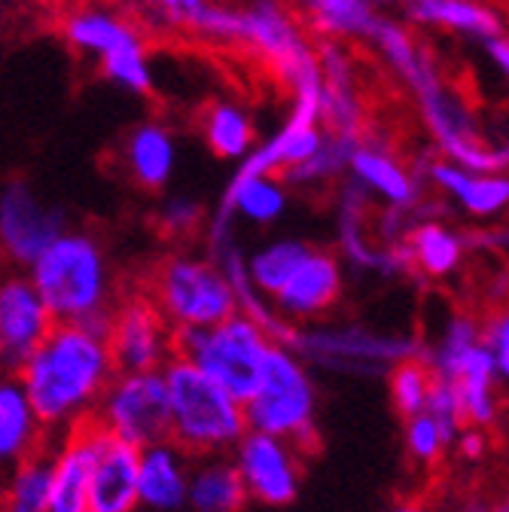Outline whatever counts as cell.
<instances>
[{"instance_id": "1", "label": "cell", "mask_w": 509, "mask_h": 512, "mask_svg": "<svg viewBox=\"0 0 509 512\" xmlns=\"http://www.w3.org/2000/svg\"><path fill=\"white\" fill-rule=\"evenodd\" d=\"M49 436H61L95 418L116 366L104 327L55 324L37 351L13 372Z\"/></svg>"}, {"instance_id": "2", "label": "cell", "mask_w": 509, "mask_h": 512, "mask_svg": "<svg viewBox=\"0 0 509 512\" xmlns=\"http://www.w3.org/2000/svg\"><path fill=\"white\" fill-rule=\"evenodd\" d=\"M25 275L52 311L55 324L104 327L116 302L107 253L86 232L65 229L37 256Z\"/></svg>"}, {"instance_id": "3", "label": "cell", "mask_w": 509, "mask_h": 512, "mask_svg": "<svg viewBox=\"0 0 509 512\" xmlns=\"http://www.w3.org/2000/svg\"><path fill=\"white\" fill-rule=\"evenodd\" d=\"M162 375L171 406L168 439L180 445L189 458L229 455L235 442L247 433L244 403L226 394L220 384H214L183 357H174Z\"/></svg>"}, {"instance_id": "4", "label": "cell", "mask_w": 509, "mask_h": 512, "mask_svg": "<svg viewBox=\"0 0 509 512\" xmlns=\"http://www.w3.org/2000/svg\"><path fill=\"white\" fill-rule=\"evenodd\" d=\"M317 403L311 366L290 345H272L257 388L244 400L247 430L287 439L305 455L317 445Z\"/></svg>"}, {"instance_id": "5", "label": "cell", "mask_w": 509, "mask_h": 512, "mask_svg": "<svg viewBox=\"0 0 509 512\" xmlns=\"http://www.w3.org/2000/svg\"><path fill=\"white\" fill-rule=\"evenodd\" d=\"M421 345L424 342L415 333L378 330L366 324H336V320L296 327L290 339V348L311 369L351 378L388 375L397 363L421 357Z\"/></svg>"}, {"instance_id": "6", "label": "cell", "mask_w": 509, "mask_h": 512, "mask_svg": "<svg viewBox=\"0 0 509 512\" xmlns=\"http://www.w3.org/2000/svg\"><path fill=\"white\" fill-rule=\"evenodd\" d=\"M144 293L174 333L214 327L238 311L217 260L196 253H168L150 269Z\"/></svg>"}, {"instance_id": "7", "label": "cell", "mask_w": 509, "mask_h": 512, "mask_svg": "<svg viewBox=\"0 0 509 512\" xmlns=\"http://www.w3.org/2000/svg\"><path fill=\"white\" fill-rule=\"evenodd\" d=\"M272 345L275 342L269 333L238 311L214 327L174 333V354L193 363L202 375H208L241 403L257 388Z\"/></svg>"}, {"instance_id": "8", "label": "cell", "mask_w": 509, "mask_h": 512, "mask_svg": "<svg viewBox=\"0 0 509 512\" xmlns=\"http://www.w3.org/2000/svg\"><path fill=\"white\" fill-rule=\"evenodd\" d=\"M101 430L135 448L156 445L171 433V406L165 375L159 372H116L92 418Z\"/></svg>"}, {"instance_id": "9", "label": "cell", "mask_w": 509, "mask_h": 512, "mask_svg": "<svg viewBox=\"0 0 509 512\" xmlns=\"http://www.w3.org/2000/svg\"><path fill=\"white\" fill-rule=\"evenodd\" d=\"M104 339L116 372H159L177 357L174 330L147 293H129L113 302Z\"/></svg>"}, {"instance_id": "10", "label": "cell", "mask_w": 509, "mask_h": 512, "mask_svg": "<svg viewBox=\"0 0 509 512\" xmlns=\"http://www.w3.org/2000/svg\"><path fill=\"white\" fill-rule=\"evenodd\" d=\"M247 500L269 506V509H284L299 497L302 488V452L278 436L247 430L235 448L229 452Z\"/></svg>"}, {"instance_id": "11", "label": "cell", "mask_w": 509, "mask_h": 512, "mask_svg": "<svg viewBox=\"0 0 509 512\" xmlns=\"http://www.w3.org/2000/svg\"><path fill=\"white\" fill-rule=\"evenodd\" d=\"M65 232V214L43 205L34 189L13 180L0 192V253L13 269H31L37 256Z\"/></svg>"}, {"instance_id": "12", "label": "cell", "mask_w": 509, "mask_h": 512, "mask_svg": "<svg viewBox=\"0 0 509 512\" xmlns=\"http://www.w3.org/2000/svg\"><path fill=\"white\" fill-rule=\"evenodd\" d=\"M345 296V269L342 260L330 250H308L290 281L275 293V311L290 320L293 327L324 320Z\"/></svg>"}, {"instance_id": "13", "label": "cell", "mask_w": 509, "mask_h": 512, "mask_svg": "<svg viewBox=\"0 0 509 512\" xmlns=\"http://www.w3.org/2000/svg\"><path fill=\"white\" fill-rule=\"evenodd\" d=\"M52 327L55 317L28 275L19 272L0 281V363L16 372Z\"/></svg>"}, {"instance_id": "14", "label": "cell", "mask_w": 509, "mask_h": 512, "mask_svg": "<svg viewBox=\"0 0 509 512\" xmlns=\"http://www.w3.org/2000/svg\"><path fill=\"white\" fill-rule=\"evenodd\" d=\"M138 461H141V448L129 445L125 439H116L98 427L92 479H89V512L138 509Z\"/></svg>"}, {"instance_id": "15", "label": "cell", "mask_w": 509, "mask_h": 512, "mask_svg": "<svg viewBox=\"0 0 509 512\" xmlns=\"http://www.w3.org/2000/svg\"><path fill=\"white\" fill-rule=\"evenodd\" d=\"M98 427L89 421L49 445V512H89V479Z\"/></svg>"}, {"instance_id": "16", "label": "cell", "mask_w": 509, "mask_h": 512, "mask_svg": "<svg viewBox=\"0 0 509 512\" xmlns=\"http://www.w3.org/2000/svg\"><path fill=\"white\" fill-rule=\"evenodd\" d=\"M193 461L180 445L162 439L141 448L138 461V509L144 512H180L186 509L189 473Z\"/></svg>"}, {"instance_id": "17", "label": "cell", "mask_w": 509, "mask_h": 512, "mask_svg": "<svg viewBox=\"0 0 509 512\" xmlns=\"http://www.w3.org/2000/svg\"><path fill=\"white\" fill-rule=\"evenodd\" d=\"M46 427L40 424L16 375L0 381V476L22 461L46 452Z\"/></svg>"}, {"instance_id": "18", "label": "cell", "mask_w": 509, "mask_h": 512, "mask_svg": "<svg viewBox=\"0 0 509 512\" xmlns=\"http://www.w3.org/2000/svg\"><path fill=\"white\" fill-rule=\"evenodd\" d=\"M122 171L138 189L162 192L177 168V144L174 135L159 122H141L125 135L122 147Z\"/></svg>"}, {"instance_id": "19", "label": "cell", "mask_w": 509, "mask_h": 512, "mask_svg": "<svg viewBox=\"0 0 509 512\" xmlns=\"http://www.w3.org/2000/svg\"><path fill=\"white\" fill-rule=\"evenodd\" d=\"M427 177L473 217H497L509 208V177L476 174L452 162H430Z\"/></svg>"}, {"instance_id": "20", "label": "cell", "mask_w": 509, "mask_h": 512, "mask_svg": "<svg viewBox=\"0 0 509 512\" xmlns=\"http://www.w3.org/2000/svg\"><path fill=\"white\" fill-rule=\"evenodd\" d=\"M351 180L363 192H375L378 199H385L394 211H409L418 202V183L415 177L385 150L372 144H357L348 162Z\"/></svg>"}, {"instance_id": "21", "label": "cell", "mask_w": 509, "mask_h": 512, "mask_svg": "<svg viewBox=\"0 0 509 512\" xmlns=\"http://www.w3.org/2000/svg\"><path fill=\"white\" fill-rule=\"evenodd\" d=\"M244 482L229 455L196 458L189 473L186 509L189 512H244L247 506Z\"/></svg>"}, {"instance_id": "22", "label": "cell", "mask_w": 509, "mask_h": 512, "mask_svg": "<svg viewBox=\"0 0 509 512\" xmlns=\"http://www.w3.org/2000/svg\"><path fill=\"white\" fill-rule=\"evenodd\" d=\"M406 250L412 260V272H421L424 278L442 281L461 269L464 253H467V241L442 223H418L406 232Z\"/></svg>"}, {"instance_id": "23", "label": "cell", "mask_w": 509, "mask_h": 512, "mask_svg": "<svg viewBox=\"0 0 509 512\" xmlns=\"http://www.w3.org/2000/svg\"><path fill=\"white\" fill-rule=\"evenodd\" d=\"M65 31L68 43L86 55H95L98 61L122 46H129L138 37V31L132 25H125L122 19L110 16V13H101V10H80V13H71L61 25Z\"/></svg>"}, {"instance_id": "24", "label": "cell", "mask_w": 509, "mask_h": 512, "mask_svg": "<svg viewBox=\"0 0 509 512\" xmlns=\"http://www.w3.org/2000/svg\"><path fill=\"white\" fill-rule=\"evenodd\" d=\"M308 244L299 238H278L269 241L263 247H257L250 256H244L247 275L269 302L275 299V293L290 281V275L299 269V263L308 256Z\"/></svg>"}, {"instance_id": "25", "label": "cell", "mask_w": 509, "mask_h": 512, "mask_svg": "<svg viewBox=\"0 0 509 512\" xmlns=\"http://www.w3.org/2000/svg\"><path fill=\"white\" fill-rule=\"evenodd\" d=\"M202 135L217 159H244L253 150V141H257L250 116L226 101H214L205 107Z\"/></svg>"}, {"instance_id": "26", "label": "cell", "mask_w": 509, "mask_h": 512, "mask_svg": "<svg viewBox=\"0 0 509 512\" xmlns=\"http://www.w3.org/2000/svg\"><path fill=\"white\" fill-rule=\"evenodd\" d=\"M406 10L409 19L421 25L449 28L485 40L497 34V19L485 7H479L476 0H409Z\"/></svg>"}, {"instance_id": "27", "label": "cell", "mask_w": 509, "mask_h": 512, "mask_svg": "<svg viewBox=\"0 0 509 512\" xmlns=\"http://www.w3.org/2000/svg\"><path fill=\"white\" fill-rule=\"evenodd\" d=\"M0 512H49V448L0 476Z\"/></svg>"}, {"instance_id": "28", "label": "cell", "mask_w": 509, "mask_h": 512, "mask_svg": "<svg viewBox=\"0 0 509 512\" xmlns=\"http://www.w3.org/2000/svg\"><path fill=\"white\" fill-rule=\"evenodd\" d=\"M311 25L330 37H372L378 16L369 0H302Z\"/></svg>"}, {"instance_id": "29", "label": "cell", "mask_w": 509, "mask_h": 512, "mask_svg": "<svg viewBox=\"0 0 509 512\" xmlns=\"http://www.w3.org/2000/svg\"><path fill=\"white\" fill-rule=\"evenodd\" d=\"M360 138H348V135H330L324 132V141L305 162H299L296 168L284 171L281 180L290 186H317L327 183L330 177L342 174L351 162V153L357 150Z\"/></svg>"}, {"instance_id": "30", "label": "cell", "mask_w": 509, "mask_h": 512, "mask_svg": "<svg viewBox=\"0 0 509 512\" xmlns=\"http://www.w3.org/2000/svg\"><path fill=\"white\" fill-rule=\"evenodd\" d=\"M388 391H391V406L403 415L412 418L427 409L430 391H433V372L421 357L403 360L388 372Z\"/></svg>"}, {"instance_id": "31", "label": "cell", "mask_w": 509, "mask_h": 512, "mask_svg": "<svg viewBox=\"0 0 509 512\" xmlns=\"http://www.w3.org/2000/svg\"><path fill=\"white\" fill-rule=\"evenodd\" d=\"M101 71H104L107 80H113L116 86L129 89L135 95H150L153 92V71H150V61H147V52H144L141 40L104 55L101 58Z\"/></svg>"}, {"instance_id": "32", "label": "cell", "mask_w": 509, "mask_h": 512, "mask_svg": "<svg viewBox=\"0 0 509 512\" xmlns=\"http://www.w3.org/2000/svg\"><path fill=\"white\" fill-rule=\"evenodd\" d=\"M403 442H406V452H409L412 464H418V467H433L445 452H449V439H445V433L427 412L406 418Z\"/></svg>"}, {"instance_id": "33", "label": "cell", "mask_w": 509, "mask_h": 512, "mask_svg": "<svg viewBox=\"0 0 509 512\" xmlns=\"http://www.w3.org/2000/svg\"><path fill=\"white\" fill-rule=\"evenodd\" d=\"M205 223V208L196 199H186V196H174L168 199L159 214H156V226L165 238H193Z\"/></svg>"}, {"instance_id": "34", "label": "cell", "mask_w": 509, "mask_h": 512, "mask_svg": "<svg viewBox=\"0 0 509 512\" xmlns=\"http://www.w3.org/2000/svg\"><path fill=\"white\" fill-rule=\"evenodd\" d=\"M482 345L488 348L497 378L509 384V302L494 308L482 324Z\"/></svg>"}, {"instance_id": "35", "label": "cell", "mask_w": 509, "mask_h": 512, "mask_svg": "<svg viewBox=\"0 0 509 512\" xmlns=\"http://www.w3.org/2000/svg\"><path fill=\"white\" fill-rule=\"evenodd\" d=\"M150 4L171 22V25H189V19H193L202 7H208L211 0H150Z\"/></svg>"}, {"instance_id": "36", "label": "cell", "mask_w": 509, "mask_h": 512, "mask_svg": "<svg viewBox=\"0 0 509 512\" xmlns=\"http://www.w3.org/2000/svg\"><path fill=\"white\" fill-rule=\"evenodd\" d=\"M455 445H458V452H461L464 458L476 461V458H482V455H485L488 439L482 436V430H479V427H464V430H461V436L455 439Z\"/></svg>"}, {"instance_id": "37", "label": "cell", "mask_w": 509, "mask_h": 512, "mask_svg": "<svg viewBox=\"0 0 509 512\" xmlns=\"http://www.w3.org/2000/svg\"><path fill=\"white\" fill-rule=\"evenodd\" d=\"M488 55L497 61V68L506 74V80H509V40H503V37H488Z\"/></svg>"}, {"instance_id": "38", "label": "cell", "mask_w": 509, "mask_h": 512, "mask_svg": "<svg viewBox=\"0 0 509 512\" xmlns=\"http://www.w3.org/2000/svg\"><path fill=\"white\" fill-rule=\"evenodd\" d=\"M391 512H427V509L421 503H397Z\"/></svg>"}, {"instance_id": "39", "label": "cell", "mask_w": 509, "mask_h": 512, "mask_svg": "<svg viewBox=\"0 0 509 512\" xmlns=\"http://www.w3.org/2000/svg\"><path fill=\"white\" fill-rule=\"evenodd\" d=\"M369 4L375 7V4H394V0H369ZM397 4H409V0H397Z\"/></svg>"}, {"instance_id": "40", "label": "cell", "mask_w": 509, "mask_h": 512, "mask_svg": "<svg viewBox=\"0 0 509 512\" xmlns=\"http://www.w3.org/2000/svg\"><path fill=\"white\" fill-rule=\"evenodd\" d=\"M488 512H509V503H500V506H491Z\"/></svg>"}, {"instance_id": "41", "label": "cell", "mask_w": 509, "mask_h": 512, "mask_svg": "<svg viewBox=\"0 0 509 512\" xmlns=\"http://www.w3.org/2000/svg\"><path fill=\"white\" fill-rule=\"evenodd\" d=\"M4 378H7V366H4V363H0V381H4Z\"/></svg>"}, {"instance_id": "42", "label": "cell", "mask_w": 509, "mask_h": 512, "mask_svg": "<svg viewBox=\"0 0 509 512\" xmlns=\"http://www.w3.org/2000/svg\"><path fill=\"white\" fill-rule=\"evenodd\" d=\"M135 512H144V509H135Z\"/></svg>"}]
</instances>
